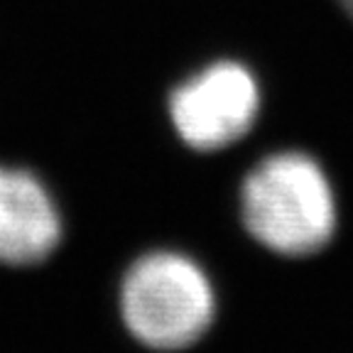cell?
Returning <instances> with one entry per match:
<instances>
[{
    "label": "cell",
    "instance_id": "cell-1",
    "mask_svg": "<svg viewBox=\"0 0 353 353\" xmlns=\"http://www.w3.org/2000/svg\"><path fill=\"white\" fill-rule=\"evenodd\" d=\"M241 216L265 248L287 258L314 255L336 231V196L326 172L304 152H275L248 172Z\"/></svg>",
    "mask_w": 353,
    "mask_h": 353
},
{
    "label": "cell",
    "instance_id": "cell-3",
    "mask_svg": "<svg viewBox=\"0 0 353 353\" xmlns=\"http://www.w3.org/2000/svg\"><path fill=\"white\" fill-rule=\"evenodd\" d=\"M260 88L238 61H216L189 77L170 96V118L179 138L194 150L228 148L255 125Z\"/></svg>",
    "mask_w": 353,
    "mask_h": 353
},
{
    "label": "cell",
    "instance_id": "cell-2",
    "mask_svg": "<svg viewBox=\"0 0 353 353\" xmlns=\"http://www.w3.org/2000/svg\"><path fill=\"white\" fill-rule=\"evenodd\" d=\"M128 331L154 351L196 343L216 316L214 285L196 260L174 250H154L130 265L121 287Z\"/></svg>",
    "mask_w": 353,
    "mask_h": 353
},
{
    "label": "cell",
    "instance_id": "cell-5",
    "mask_svg": "<svg viewBox=\"0 0 353 353\" xmlns=\"http://www.w3.org/2000/svg\"><path fill=\"white\" fill-rule=\"evenodd\" d=\"M339 3H341V6H343V10H346L348 15L353 17V0H339Z\"/></svg>",
    "mask_w": 353,
    "mask_h": 353
},
{
    "label": "cell",
    "instance_id": "cell-4",
    "mask_svg": "<svg viewBox=\"0 0 353 353\" xmlns=\"http://www.w3.org/2000/svg\"><path fill=\"white\" fill-rule=\"evenodd\" d=\"M59 238V209L44 184L25 170L0 167V263H39Z\"/></svg>",
    "mask_w": 353,
    "mask_h": 353
}]
</instances>
